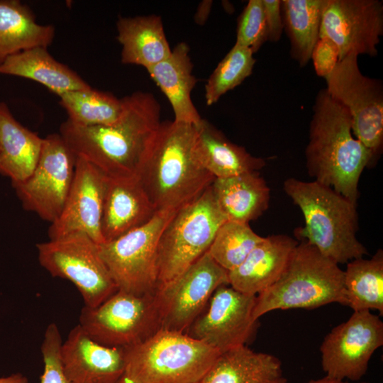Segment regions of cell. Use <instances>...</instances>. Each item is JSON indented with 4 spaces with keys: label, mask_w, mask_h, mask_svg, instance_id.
<instances>
[{
    "label": "cell",
    "mask_w": 383,
    "mask_h": 383,
    "mask_svg": "<svg viewBox=\"0 0 383 383\" xmlns=\"http://www.w3.org/2000/svg\"><path fill=\"white\" fill-rule=\"evenodd\" d=\"M122 101V112L111 124L83 126L67 119L60 127L76 157L109 178L139 177L162 123L160 104L151 93L136 91Z\"/></svg>",
    "instance_id": "obj_1"
},
{
    "label": "cell",
    "mask_w": 383,
    "mask_h": 383,
    "mask_svg": "<svg viewBox=\"0 0 383 383\" xmlns=\"http://www.w3.org/2000/svg\"><path fill=\"white\" fill-rule=\"evenodd\" d=\"M305 155L314 181L357 205L360 177L374 157L353 137L348 111L326 89L315 99Z\"/></svg>",
    "instance_id": "obj_2"
},
{
    "label": "cell",
    "mask_w": 383,
    "mask_h": 383,
    "mask_svg": "<svg viewBox=\"0 0 383 383\" xmlns=\"http://www.w3.org/2000/svg\"><path fill=\"white\" fill-rule=\"evenodd\" d=\"M196 126L162 122L139 179L156 211H178L201 195L215 177L195 153Z\"/></svg>",
    "instance_id": "obj_3"
},
{
    "label": "cell",
    "mask_w": 383,
    "mask_h": 383,
    "mask_svg": "<svg viewBox=\"0 0 383 383\" xmlns=\"http://www.w3.org/2000/svg\"><path fill=\"white\" fill-rule=\"evenodd\" d=\"M283 187L304 217V226L296 232L299 240L306 241L338 265L367 254L356 237L357 205L314 180L289 178Z\"/></svg>",
    "instance_id": "obj_4"
},
{
    "label": "cell",
    "mask_w": 383,
    "mask_h": 383,
    "mask_svg": "<svg viewBox=\"0 0 383 383\" xmlns=\"http://www.w3.org/2000/svg\"><path fill=\"white\" fill-rule=\"evenodd\" d=\"M344 274L314 246L300 240L279 279L256 296L253 317L277 309L318 308L331 303L348 306Z\"/></svg>",
    "instance_id": "obj_5"
},
{
    "label": "cell",
    "mask_w": 383,
    "mask_h": 383,
    "mask_svg": "<svg viewBox=\"0 0 383 383\" xmlns=\"http://www.w3.org/2000/svg\"><path fill=\"white\" fill-rule=\"evenodd\" d=\"M124 353V374L138 383H199L221 354L186 333L165 329Z\"/></svg>",
    "instance_id": "obj_6"
},
{
    "label": "cell",
    "mask_w": 383,
    "mask_h": 383,
    "mask_svg": "<svg viewBox=\"0 0 383 383\" xmlns=\"http://www.w3.org/2000/svg\"><path fill=\"white\" fill-rule=\"evenodd\" d=\"M226 221L211 186L178 210L160 237L157 286L181 274L207 252L218 229Z\"/></svg>",
    "instance_id": "obj_7"
},
{
    "label": "cell",
    "mask_w": 383,
    "mask_h": 383,
    "mask_svg": "<svg viewBox=\"0 0 383 383\" xmlns=\"http://www.w3.org/2000/svg\"><path fill=\"white\" fill-rule=\"evenodd\" d=\"M99 245L79 232L36 245L40 265L52 277L70 281L89 307L99 306L118 291Z\"/></svg>",
    "instance_id": "obj_8"
},
{
    "label": "cell",
    "mask_w": 383,
    "mask_h": 383,
    "mask_svg": "<svg viewBox=\"0 0 383 383\" xmlns=\"http://www.w3.org/2000/svg\"><path fill=\"white\" fill-rule=\"evenodd\" d=\"M177 211H158L143 226L99 245L118 290L135 295L155 292L160 237Z\"/></svg>",
    "instance_id": "obj_9"
},
{
    "label": "cell",
    "mask_w": 383,
    "mask_h": 383,
    "mask_svg": "<svg viewBox=\"0 0 383 383\" xmlns=\"http://www.w3.org/2000/svg\"><path fill=\"white\" fill-rule=\"evenodd\" d=\"M79 325L94 341L123 348L161 328L154 293L135 295L121 290L97 306H84Z\"/></svg>",
    "instance_id": "obj_10"
},
{
    "label": "cell",
    "mask_w": 383,
    "mask_h": 383,
    "mask_svg": "<svg viewBox=\"0 0 383 383\" xmlns=\"http://www.w3.org/2000/svg\"><path fill=\"white\" fill-rule=\"evenodd\" d=\"M357 55L339 60L325 78L328 94L348 111L352 132L375 157L383 142V86L361 72Z\"/></svg>",
    "instance_id": "obj_11"
},
{
    "label": "cell",
    "mask_w": 383,
    "mask_h": 383,
    "mask_svg": "<svg viewBox=\"0 0 383 383\" xmlns=\"http://www.w3.org/2000/svg\"><path fill=\"white\" fill-rule=\"evenodd\" d=\"M222 285H229L228 271L206 252L181 274L157 287L160 329L186 333Z\"/></svg>",
    "instance_id": "obj_12"
},
{
    "label": "cell",
    "mask_w": 383,
    "mask_h": 383,
    "mask_svg": "<svg viewBox=\"0 0 383 383\" xmlns=\"http://www.w3.org/2000/svg\"><path fill=\"white\" fill-rule=\"evenodd\" d=\"M76 158L60 133L44 138L31 174L23 181L12 182L23 208L50 223L56 221L72 186Z\"/></svg>",
    "instance_id": "obj_13"
},
{
    "label": "cell",
    "mask_w": 383,
    "mask_h": 383,
    "mask_svg": "<svg viewBox=\"0 0 383 383\" xmlns=\"http://www.w3.org/2000/svg\"><path fill=\"white\" fill-rule=\"evenodd\" d=\"M383 345V322L369 310L353 311L349 319L324 338L321 366L331 378L359 382L374 353Z\"/></svg>",
    "instance_id": "obj_14"
},
{
    "label": "cell",
    "mask_w": 383,
    "mask_h": 383,
    "mask_svg": "<svg viewBox=\"0 0 383 383\" xmlns=\"http://www.w3.org/2000/svg\"><path fill=\"white\" fill-rule=\"evenodd\" d=\"M383 35V2L379 0H328L319 38L338 47L339 60L350 55L375 57Z\"/></svg>",
    "instance_id": "obj_15"
},
{
    "label": "cell",
    "mask_w": 383,
    "mask_h": 383,
    "mask_svg": "<svg viewBox=\"0 0 383 383\" xmlns=\"http://www.w3.org/2000/svg\"><path fill=\"white\" fill-rule=\"evenodd\" d=\"M255 299L256 296L222 285L211 296L206 312L193 322L186 333L220 353L245 345L257 328L258 320L253 317Z\"/></svg>",
    "instance_id": "obj_16"
},
{
    "label": "cell",
    "mask_w": 383,
    "mask_h": 383,
    "mask_svg": "<svg viewBox=\"0 0 383 383\" xmlns=\"http://www.w3.org/2000/svg\"><path fill=\"white\" fill-rule=\"evenodd\" d=\"M107 177L85 159L77 157L74 174L63 209L48 229L49 239L83 233L98 244Z\"/></svg>",
    "instance_id": "obj_17"
},
{
    "label": "cell",
    "mask_w": 383,
    "mask_h": 383,
    "mask_svg": "<svg viewBox=\"0 0 383 383\" xmlns=\"http://www.w3.org/2000/svg\"><path fill=\"white\" fill-rule=\"evenodd\" d=\"M60 360L72 383H117L126 370L124 348L94 341L79 324L62 343Z\"/></svg>",
    "instance_id": "obj_18"
},
{
    "label": "cell",
    "mask_w": 383,
    "mask_h": 383,
    "mask_svg": "<svg viewBox=\"0 0 383 383\" xmlns=\"http://www.w3.org/2000/svg\"><path fill=\"white\" fill-rule=\"evenodd\" d=\"M156 212L139 177H107L101 223L104 242L143 226Z\"/></svg>",
    "instance_id": "obj_19"
},
{
    "label": "cell",
    "mask_w": 383,
    "mask_h": 383,
    "mask_svg": "<svg viewBox=\"0 0 383 383\" xmlns=\"http://www.w3.org/2000/svg\"><path fill=\"white\" fill-rule=\"evenodd\" d=\"M298 243L287 235L264 237L239 266L228 272L229 285L257 296L279 279Z\"/></svg>",
    "instance_id": "obj_20"
},
{
    "label": "cell",
    "mask_w": 383,
    "mask_h": 383,
    "mask_svg": "<svg viewBox=\"0 0 383 383\" xmlns=\"http://www.w3.org/2000/svg\"><path fill=\"white\" fill-rule=\"evenodd\" d=\"M189 52L188 45L179 43L167 58L147 71L170 101L174 121L197 126L202 118L191 98L197 79L192 74L193 64Z\"/></svg>",
    "instance_id": "obj_21"
},
{
    "label": "cell",
    "mask_w": 383,
    "mask_h": 383,
    "mask_svg": "<svg viewBox=\"0 0 383 383\" xmlns=\"http://www.w3.org/2000/svg\"><path fill=\"white\" fill-rule=\"evenodd\" d=\"M194 148L199 162L215 179L258 172L266 165L264 159L233 143L203 118L196 126Z\"/></svg>",
    "instance_id": "obj_22"
},
{
    "label": "cell",
    "mask_w": 383,
    "mask_h": 383,
    "mask_svg": "<svg viewBox=\"0 0 383 383\" xmlns=\"http://www.w3.org/2000/svg\"><path fill=\"white\" fill-rule=\"evenodd\" d=\"M116 28L123 64L140 65L147 70L171 54L172 50L158 16L120 17Z\"/></svg>",
    "instance_id": "obj_23"
},
{
    "label": "cell",
    "mask_w": 383,
    "mask_h": 383,
    "mask_svg": "<svg viewBox=\"0 0 383 383\" xmlns=\"http://www.w3.org/2000/svg\"><path fill=\"white\" fill-rule=\"evenodd\" d=\"M47 48L35 47L9 57L0 65V74L35 81L58 96L69 91L91 88L76 72L56 60Z\"/></svg>",
    "instance_id": "obj_24"
},
{
    "label": "cell",
    "mask_w": 383,
    "mask_h": 383,
    "mask_svg": "<svg viewBox=\"0 0 383 383\" xmlns=\"http://www.w3.org/2000/svg\"><path fill=\"white\" fill-rule=\"evenodd\" d=\"M211 187L228 221L249 223L268 208L270 188L259 172L216 178Z\"/></svg>",
    "instance_id": "obj_25"
},
{
    "label": "cell",
    "mask_w": 383,
    "mask_h": 383,
    "mask_svg": "<svg viewBox=\"0 0 383 383\" xmlns=\"http://www.w3.org/2000/svg\"><path fill=\"white\" fill-rule=\"evenodd\" d=\"M43 138L22 126L4 102H0V174L21 182L38 161Z\"/></svg>",
    "instance_id": "obj_26"
},
{
    "label": "cell",
    "mask_w": 383,
    "mask_h": 383,
    "mask_svg": "<svg viewBox=\"0 0 383 383\" xmlns=\"http://www.w3.org/2000/svg\"><path fill=\"white\" fill-rule=\"evenodd\" d=\"M282 377L277 357L241 345L221 353L199 383H276Z\"/></svg>",
    "instance_id": "obj_27"
},
{
    "label": "cell",
    "mask_w": 383,
    "mask_h": 383,
    "mask_svg": "<svg viewBox=\"0 0 383 383\" xmlns=\"http://www.w3.org/2000/svg\"><path fill=\"white\" fill-rule=\"evenodd\" d=\"M55 34L52 25L37 23L32 10L17 0H0V65L9 57L35 48H48Z\"/></svg>",
    "instance_id": "obj_28"
},
{
    "label": "cell",
    "mask_w": 383,
    "mask_h": 383,
    "mask_svg": "<svg viewBox=\"0 0 383 383\" xmlns=\"http://www.w3.org/2000/svg\"><path fill=\"white\" fill-rule=\"evenodd\" d=\"M328 0H281L283 29L290 55L301 67L309 63L319 38L322 14Z\"/></svg>",
    "instance_id": "obj_29"
},
{
    "label": "cell",
    "mask_w": 383,
    "mask_h": 383,
    "mask_svg": "<svg viewBox=\"0 0 383 383\" xmlns=\"http://www.w3.org/2000/svg\"><path fill=\"white\" fill-rule=\"evenodd\" d=\"M344 287L348 306L353 311L377 310L383 316V252L370 259L363 257L347 263Z\"/></svg>",
    "instance_id": "obj_30"
},
{
    "label": "cell",
    "mask_w": 383,
    "mask_h": 383,
    "mask_svg": "<svg viewBox=\"0 0 383 383\" xmlns=\"http://www.w3.org/2000/svg\"><path fill=\"white\" fill-rule=\"evenodd\" d=\"M60 104L70 121L83 126H105L114 123L123 109L122 99L92 87L73 90L59 96Z\"/></svg>",
    "instance_id": "obj_31"
},
{
    "label": "cell",
    "mask_w": 383,
    "mask_h": 383,
    "mask_svg": "<svg viewBox=\"0 0 383 383\" xmlns=\"http://www.w3.org/2000/svg\"><path fill=\"white\" fill-rule=\"evenodd\" d=\"M263 239L249 223L228 220L218 229L207 252L229 272L239 266Z\"/></svg>",
    "instance_id": "obj_32"
},
{
    "label": "cell",
    "mask_w": 383,
    "mask_h": 383,
    "mask_svg": "<svg viewBox=\"0 0 383 383\" xmlns=\"http://www.w3.org/2000/svg\"><path fill=\"white\" fill-rule=\"evenodd\" d=\"M248 48L235 43L218 63L205 86L206 104L211 106L240 84L252 72L255 59Z\"/></svg>",
    "instance_id": "obj_33"
},
{
    "label": "cell",
    "mask_w": 383,
    "mask_h": 383,
    "mask_svg": "<svg viewBox=\"0 0 383 383\" xmlns=\"http://www.w3.org/2000/svg\"><path fill=\"white\" fill-rule=\"evenodd\" d=\"M268 40L262 0H250L238 18L235 44L253 53Z\"/></svg>",
    "instance_id": "obj_34"
},
{
    "label": "cell",
    "mask_w": 383,
    "mask_h": 383,
    "mask_svg": "<svg viewBox=\"0 0 383 383\" xmlns=\"http://www.w3.org/2000/svg\"><path fill=\"white\" fill-rule=\"evenodd\" d=\"M62 337L55 323L45 329L40 351L44 363L40 383H72L65 375L60 360Z\"/></svg>",
    "instance_id": "obj_35"
},
{
    "label": "cell",
    "mask_w": 383,
    "mask_h": 383,
    "mask_svg": "<svg viewBox=\"0 0 383 383\" xmlns=\"http://www.w3.org/2000/svg\"><path fill=\"white\" fill-rule=\"evenodd\" d=\"M316 74L326 78L339 61V51L330 39L320 37L316 41L311 56Z\"/></svg>",
    "instance_id": "obj_36"
},
{
    "label": "cell",
    "mask_w": 383,
    "mask_h": 383,
    "mask_svg": "<svg viewBox=\"0 0 383 383\" xmlns=\"http://www.w3.org/2000/svg\"><path fill=\"white\" fill-rule=\"evenodd\" d=\"M267 28L268 40L277 42L283 32L281 0H262Z\"/></svg>",
    "instance_id": "obj_37"
},
{
    "label": "cell",
    "mask_w": 383,
    "mask_h": 383,
    "mask_svg": "<svg viewBox=\"0 0 383 383\" xmlns=\"http://www.w3.org/2000/svg\"><path fill=\"white\" fill-rule=\"evenodd\" d=\"M0 383H28V380L21 373H15L7 377H0Z\"/></svg>",
    "instance_id": "obj_38"
},
{
    "label": "cell",
    "mask_w": 383,
    "mask_h": 383,
    "mask_svg": "<svg viewBox=\"0 0 383 383\" xmlns=\"http://www.w3.org/2000/svg\"><path fill=\"white\" fill-rule=\"evenodd\" d=\"M306 383H369V382H363V381L353 382H349V381H345V380H339V379L331 378L325 375L322 378L311 379Z\"/></svg>",
    "instance_id": "obj_39"
},
{
    "label": "cell",
    "mask_w": 383,
    "mask_h": 383,
    "mask_svg": "<svg viewBox=\"0 0 383 383\" xmlns=\"http://www.w3.org/2000/svg\"><path fill=\"white\" fill-rule=\"evenodd\" d=\"M117 383H138L124 374Z\"/></svg>",
    "instance_id": "obj_40"
},
{
    "label": "cell",
    "mask_w": 383,
    "mask_h": 383,
    "mask_svg": "<svg viewBox=\"0 0 383 383\" xmlns=\"http://www.w3.org/2000/svg\"><path fill=\"white\" fill-rule=\"evenodd\" d=\"M276 383H290L285 378L282 377L279 381Z\"/></svg>",
    "instance_id": "obj_41"
}]
</instances>
